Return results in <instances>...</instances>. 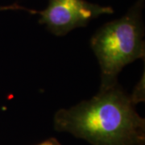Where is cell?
I'll list each match as a JSON object with an SVG mask.
<instances>
[{"label":"cell","mask_w":145,"mask_h":145,"mask_svg":"<svg viewBox=\"0 0 145 145\" xmlns=\"http://www.w3.org/2000/svg\"><path fill=\"white\" fill-rule=\"evenodd\" d=\"M9 10L39 15V24L44 25L57 36H65L75 28L86 27L102 15L114 13L111 7L92 3L86 0H49L46 8L42 10L28 9L16 3L0 7V11Z\"/></svg>","instance_id":"obj_3"},{"label":"cell","mask_w":145,"mask_h":145,"mask_svg":"<svg viewBox=\"0 0 145 145\" xmlns=\"http://www.w3.org/2000/svg\"><path fill=\"white\" fill-rule=\"evenodd\" d=\"M144 71L141 76L140 81L135 85L131 94H130V98L134 105H137L140 103H144L145 101V75Z\"/></svg>","instance_id":"obj_4"},{"label":"cell","mask_w":145,"mask_h":145,"mask_svg":"<svg viewBox=\"0 0 145 145\" xmlns=\"http://www.w3.org/2000/svg\"><path fill=\"white\" fill-rule=\"evenodd\" d=\"M144 0H137L124 16L99 27L90 39V47L101 70L99 90L118 84L123 69L145 57Z\"/></svg>","instance_id":"obj_2"},{"label":"cell","mask_w":145,"mask_h":145,"mask_svg":"<svg viewBox=\"0 0 145 145\" xmlns=\"http://www.w3.org/2000/svg\"><path fill=\"white\" fill-rule=\"evenodd\" d=\"M53 126L57 131L69 133L92 145L145 144V119L119 83L99 90L90 99L58 110Z\"/></svg>","instance_id":"obj_1"},{"label":"cell","mask_w":145,"mask_h":145,"mask_svg":"<svg viewBox=\"0 0 145 145\" xmlns=\"http://www.w3.org/2000/svg\"><path fill=\"white\" fill-rule=\"evenodd\" d=\"M37 145H61V143L58 141V140L56 139V138H49V139H48V140H44V141H43L41 142L40 144H39Z\"/></svg>","instance_id":"obj_5"}]
</instances>
